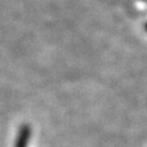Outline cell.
Instances as JSON below:
<instances>
[{
  "mask_svg": "<svg viewBox=\"0 0 147 147\" xmlns=\"http://www.w3.org/2000/svg\"><path fill=\"white\" fill-rule=\"evenodd\" d=\"M30 139V127L28 125H24L21 127L16 141H15V147H28Z\"/></svg>",
  "mask_w": 147,
  "mask_h": 147,
  "instance_id": "cell-1",
  "label": "cell"
}]
</instances>
